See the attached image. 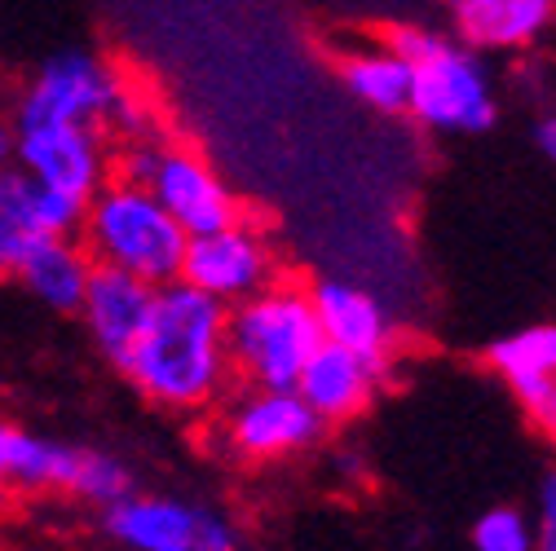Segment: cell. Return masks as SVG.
Segmentation results:
<instances>
[{
	"mask_svg": "<svg viewBox=\"0 0 556 551\" xmlns=\"http://www.w3.org/2000/svg\"><path fill=\"white\" fill-rule=\"evenodd\" d=\"M380 375H384L380 358H367V354L344 349V344L323 339L309 354L305 371L296 375V393L305 397V406L323 424H344L371 406Z\"/></svg>",
	"mask_w": 556,
	"mask_h": 551,
	"instance_id": "8fae6325",
	"label": "cell"
},
{
	"mask_svg": "<svg viewBox=\"0 0 556 551\" xmlns=\"http://www.w3.org/2000/svg\"><path fill=\"white\" fill-rule=\"evenodd\" d=\"M230 367L252 388H296L309 354L323 344L314 296L301 283H269L226 309Z\"/></svg>",
	"mask_w": 556,
	"mask_h": 551,
	"instance_id": "3957f363",
	"label": "cell"
},
{
	"mask_svg": "<svg viewBox=\"0 0 556 551\" xmlns=\"http://www.w3.org/2000/svg\"><path fill=\"white\" fill-rule=\"evenodd\" d=\"M0 164H14V124H0Z\"/></svg>",
	"mask_w": 556,
	"mask_h": 551,
	"instance_id": "484cf974",
	"label": "cell"
},
{
	"mask_svg": "<svg viewBox=\"0 0 556 551\" xmlns=\"http://www.w3.org/2000/svg\"><path fill=\"white\" fill-rule=\"evenodd\" d=\"M389 49L410 66L406 111L438 132H485L495 124V89L468 44H451L425 27H397Z\"/></svg>",
	"mask_w": 556,
	"mask_h": 551,
	"instance_id": "277c9868",
	"label": "cell"
},
{
	"mask_svg": "<svg viewBox=\"0 0 556 551\" xmlns=\"http://www.w3.org/2000/svg\"><path fill=\"white\" fill-rule=\"evenodd\" d=\"M468 49H521L552 23V0H451Z\"/></svg>",
	"mask_w": 556,
	"mask_h": 551,
	"instance_id": "9a60e30c",
	"label": "cell"
},
{
	"mask_svg": "<svg viewBox=\"0 0 556 551\" xmlns=\"http://www.w3.org/2000/svg\"><path fill=\"white\" fill-rule=\"evenodd\" d=\"M102 529L119 551H239L217 508L177 495H124L102 508Z\"/></svg>",
	"mask_w": 556,
	"mask_h": 551,
	"instance_id": "8992f818",
	"label": "cell"
},
{
	"mask_svg": "<svg viewBox=\"0 0 556 551\" xmlns=\"http://www.w3.org/2000/svg\"><path fill=\"white\" fill-rule=\"evenodd\" d=\"M93 273V256L85 252V243L76 234H40L14 279L49 309L58 313H76L80 309V296H85V283Z\"/></svg>",
	"mask_w": 556,
	"mask_h": 551,
	"instance_id": "5bb4252c",
	"label": "cell"
},
{
	"mask_svg": "<svg viewBox=\"0 0 556 551\" xmlns=\"http://www.w3.org/2000/svg\"><path fill=\"white\" fill-rule=\"evenodd\" d=\"M226 309L230 305L190 287L186 279L155 287L147 326L132 339L119 371L137 384V393L173 415H203L235 375Z\"/></svg>",
	"mask_w": 556,
	"mask_h": 551,
	"instance_id": "6da1fadb",
	"label": "cell"
},
{
	"mask_svg": "<svg viewBox=\"0 0 556 551\" xmlns=\"http://www.w3.org/2000/svg\"><path fill=\"white\" fill-rule=\"evenodd\" d=\"M340 76H344V89H350L363 106L384 111V115L406 111V98H410V66H406V57L393 53L389 44H384V49H363V53H354V57H344Z\"/></svg>",
	"mask_w": 556,
	"mask_h": 551,
	"instance_id": "2e32d148",
	"label": "cell"
},
{
	"mask_svg": "<svg viewBox=\"0 0 556 551\" xmlns=\"http://www.w3.org/2000/svg\"><path fill=\"white\" fill-rule=\"evenodd\" d=\"M314 313H318V326H323V339L331 344H344L354 354H367V358H380L389 362V349H393V326H389V313L380 309L376 296H367L363 287L354 283H318L314 292Z\"/></svg>",
	"mask_w": 556,
	"mask_h": 551,
	"instance_id": "4fadbf2b",
	"label": "cell"
},
{
	"mask_svg": "<svg viewBox=\"0 0 556 551\" xmlns=\"http://www.w3.org/2000/svg\"><path fill=\"white\" fill-rule=\"evenodd\" d=\"M472 551H534V516L521 508H491L472 525Z\"/></svg>",
	"mask_w": 556,
	"mask_h": 551,
	"instance_id": "ffe728a7",
	"label": "cell"
},
{
	"mask_svg": "<svg viewBox=\"0 0 556 551\" xmlns=\"http://www.w3.org/2000/svg\"><path fill=\"white\" fill-rule=\"evenodd\" d=\"M151 300H155L151 283L132 279V273H124V269H111V265H93L76 313L85 318V326H89L93 344L106 354V362L124 367L132 339L147 326Z\"/></svg>",
	"mask_w": 556,
	"mask_h": 551,
	"instance_id": "7c38bea8",
	"label": "cell"
},
{
	"mask_svg": "<svg viewBox=\"0 0 556 551\" xmlns=\"http://www.w3.org/2000/svg\"><path fill=\"white\" fill-rule=\"evenodd\" d=\"M539 146H543V155L556 164V115H547V119L539 124Z\"/></svg>",
	"mask_w": 556,
	"mask_h": 551,
	"instance_id": "d4e9b609",
	"label": "cell"
},
{
	"mask_svg": "<svg viewBox=\"0 0 556 551\" xmlns=\"http://www.w3.org/2000/svg\"><path fill=\"white\" fill-rule=\"evenodd\" d=\"M36 230L40 234H80V221H85V203L62 194V190H45L36 185Z\"/></svg>",
	"mask_w": 556,
	"mask_h": 551,
	"instance_id": "44dd1931",
	"label": "cell"
},
{
	"mask_svg": "<svg viewBox=\"0 0 556 551\" xmlns=\"http://www.w3.org/2000/svg\"><path fill=\"white\" fill-rule=\"evenodd\" d=\"M521 406H526V420L547 437L556 441V380H543V384H530L517 393Z\"/></svg>",
	"mask_w": 556,
	"mask_h": 551,
	"instance_id": "7402d4cb",
	"label": "cell"
},
{
	"mask_svg": "<svg viewBox=\"0 0 556 551\" xmlns=\"http://www.w3.org/2000/svg\"><path fill=\"white\" fill-rule=\"evenodd\" d=\"M18 437H23V428L0 424V486H10V476H14V450H18Z\"/></svg>",
	"mask_w": 556,
	"mask_h": 551,
	"instance_id": "cb8c5ba5",
	"label": "cell"
},
{
	"mask_svg": "<svg viewBox=\"0 0 556 551\" xmlns=\"http://www.w3.org/2000/svg\"><path fill=\"white\" fill-rule=\"evenodd\" d=\"M76 239L85 243L93 265H111L151 287H164L181 279V256L190 234L168 217V208L142 181L106 177L98 194L85 203V221Z\"/></svg>",
	"mask_w": 556,
	"mask_h": 551,
	"instance_id": "7a4b0ae2",
	"label": "cell"
},
{
	"mask_svg": "<svg viewBox=\"0 0 556 551\" xmlns=\"http://www.w3.org/2000/svg\"><path fill=\"white\" fill-rule=\"evenodd\" d=\"M491 367L513 384V393L556 380V322H539L526 331H513L491 344Z\"/></svg>",
	"mask_w": 556,
	"mask_h": 551,
	"instance_id": "ac0fdd59",
	"label": "cell"
},
{
	"mask_svg": "<svg viewBox=\"0 0 556 551\" xmlns=\"http://www.w3.org/2000/svg\"><path fill=\"white\" fill-rule=\"evenodd\" d=\"M119 177L142 181L186 234H207L239 221V198L203 155L173 146L164 137H137L119 151Z\"/></svg>",
	"mask_w": 556,
	"mask_h": 551,
	"instance_id": "5b68a950",
	"label": "cell"
},
{
	"mask_svg": "<svg viewBox=\"0 0 556 551\" xmlns=\"http://www.w3.org/2000/svg\"><path fill=\"white\" fill-rule=\"evenodd\" d=\"M534 551H556V472L543 476L534 508Z\"/></svg>",
	"mask_w": 556,
	"mask_h": 551,
	"instance_id": "603a6c76",
	"label": "cell"
},
{
	"mask_svg": "<svg viewBox=\"0 0 556 551\" xmlns=\"http://www.w3.org/2000/svg\"><path fill=\"white\" fill-rule=\"evenodd\" d=\"M124 93V76L98 53L66 49L53 53L27 93L18 98L14 128H45V124H93L102 128L106 111Z\"/></svg>",
	"mask_w": 556,
	"mask_h": 551,
	"instance_id": "52a82bcc",
	"label": "cell"
},
{
	"mask_svg": "<svg viewBox=\"0 0 556 551\" xmlns=\"http://www.w3.org/2000/svg\"><path fill=\"white\" fill-rule=\"evenodd\" d=\"M181 279L222 305H239L278 279V265H274L265 234L239 217L222 230L186 239Z\"/></svg>",
	"mask_w": 556,
	"mask_h": 551,
	"instance_id": "9c48e42d",
	"label": "cell"
},
{
	"mask_svg": "<svg viewBox=\"0 0 556 551\" xmlns=\"http://www.w3.org/2000/svg\"><path fill=\"white\" fill-rule=\"evenodd\" d=\"M36 181L18 164H0V279H14L36 230Z\"/></svg>",
	"mask_w": 556,
	"mask_h": 551,
	"instance_id": "e0dca14e",
	"label": "cell"
},
{
	"mask_svg": "<svg viewBox=\"0 0 556 551\" xmlns=\"http://www.w3.org/2000/svg\"><path fill=\"white\" fill-rule=\"evenodd\" d=\"M323 420L296 388H252L226 410V441L256 463L288 459L323 441Z\"/></svg>",
	"mask_w": 556,
	"mask_h": 551,
	"instance_id": "30bf717a",
	"label": "cell"
},
{
	"mask_svg": "<svg viewBox=\"0 0 556 551\" xmlns=\"http://www.w3.org/2000/svg\"><path fill=\"white\" fill-rule=\"evenodd\" d=\"M66 495L85 499L93 508H111L115 499L132 495V472L106 450L76 446V463H72V480H66Z\"/></svg>",
	"mask_w": 556,
	"mask_h": 551,
	"instance_id": "d6986e66",
	"label": "cell"
},
{
	"mask_svg": "<svg viewBox=\"0 0 556 551\" xmlns=\"http://www.w3.org/2000/svg\"><path fill=\"white\" fill-rule=\"evenodd\" d=\"M14 164L36 185L89 203L98 185L111 177V146H106V132L93 124L14 128Z\"/></svg>",
	"mask_w": 556,
	"mask_h": 551,
	"instance_id": "ba28073f",
	"label": "cell"
}]
</instances>
